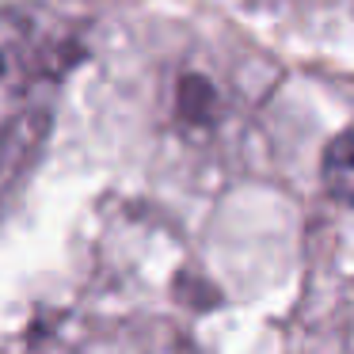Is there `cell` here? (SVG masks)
I'll return each instance as SVG.
<instances>
[{"mask_svg": "<svg viewBox=\"0 0 354 354\" xmlns=\"http://www.w3.org/2000/svg\"><path fill=\"white\" fill-rule=\"evenodd\" d=\"M77 62V42L35 12H0V153L35 149L46 95Z\"/></svg>", "mask_w": 354, "mask_h": 354, "instance_id": "cell-1", "label": "cell"}, {"mask_svg": "<svg viewBox=\"0 0 354 354\" xmlns=\"http://www.w3.org/2000/svg\"><path fill=\"white\" fill-rule=\"evenodd\" d=\"M320 179L324 191L343 206H354V133H343L328 145L320 160Z\"/></svg>", "mask_w": 354, "mask_h": 354, "instance_id": "cell-3", "label": "cell"}, {"mask_svg": "<svg viewBox=\"0 0 354 354\" xmlns=\"http://www.w3.org/2000/svg\"><path fill=\"white\" fill-rule=\"evenodd\" d=\"M19 354H187V339L145 308L69 305L35 316Z\"/></svg>", "mask_w": 354, "mask_h": 354, "instance_id": "cell-2", "label": "cell"}]
</instances>
